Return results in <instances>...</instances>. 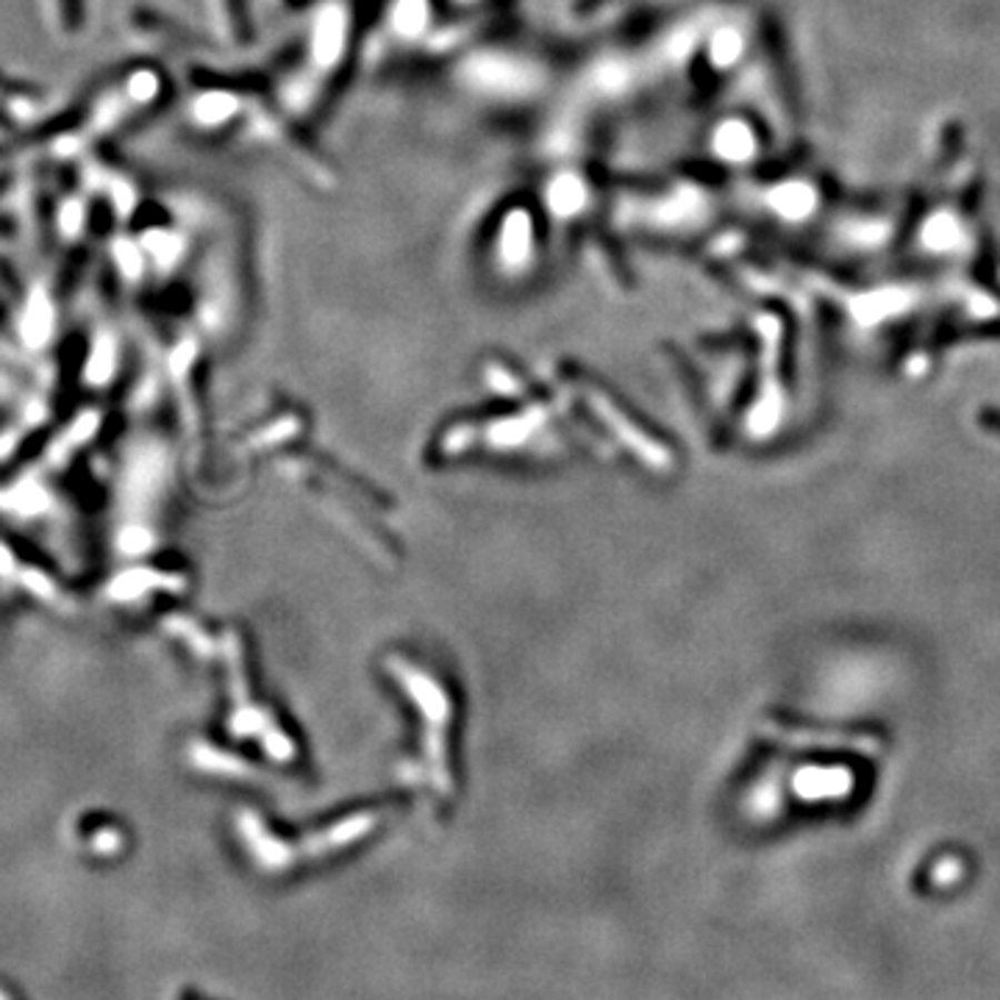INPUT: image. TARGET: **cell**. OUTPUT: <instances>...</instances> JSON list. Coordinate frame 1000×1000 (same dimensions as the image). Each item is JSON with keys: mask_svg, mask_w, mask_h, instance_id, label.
I'll use <instances>...</instances> for the list:
<instances>
[{"mask_svg": "<svg viewBox=\"0 0 1000 1000\" xmlns=\"http://www.w3.org/2000/svg\"><path fill=\"white\" fill-rule=\"evenodd\" d=\"M983 426H987L989 431L998 433V437H1000V414H989V417H987V422H983Z\"/></svg>", "mask_w": 1000, "mask_h": 1000, "instance_id": "cell-1", "label": "cell"}]
</instances>
